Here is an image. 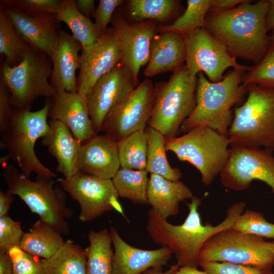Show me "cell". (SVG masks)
Listing matches in <instances>:
<instances>
[{
  "label": "cell",
  "mask_w": 274,
  "mask_h": 274,
  "mask_svg": "<svg viewBox=\"0 0 274 274\" xmlns=\"http://www.w3.org/2000/svg\"><path fill=\"white\" fill-rule=\"evenodd\" d=\"M268 7L267 0L253 4L245 0L229 10L209 13L203 28L224 45L231 56L257 64L271 43L265 25Z\"/></svg>",
  "instance_id": "1"
},
{
  "label": "cell",
  "mask_w": 274,
  "mask_h": 274,
  "mask_svg": "<svg viewBox=\"0 0 274 274\" xmlns=\"http://www.w3.org/2000/svg\"><path fill=\"white\" fill-rule=\"evenodd\" d=\"M201 203V199L194 196L191 202L186 203L189 209L187 217L179 225L170 224L152 208L148 211L146 228L149 236L155 244L172 251L179 267L197 268L199 254L204 243L215 233L231 227L246 207L243 201L233 203L228 209L225 218L213 226L202 224L198 212Z\"/></svg>",
  "instance_id": "2"
},
{
  "label": "cell",
  "mask_w": 274,
  "mask_h": 274,
  "mask_svg": "<svg viewBox=\"0 0 274 274\" xmlns=\"http://www.w3.org/2000/svg\"><path fill=\"white\" fill-rule=\"evenodd\" d=\"M247 72L233 69L216 83L210 82L203 73H199L196 105L191 114L182 123L179 133L206 126L227 136L233 117L231 108L247 92V86L243 84Z\"/></svg>",
  "instance_id": "3"
},
{
  "label": "cell",
  "mask_w": 274,
  "mask_h": 274,
  "mask_svg": "<svg viewBox=\"0 0 274 274\" xmlns=\"http://www.w3.org/2000/svg\"><path fill=\"white\" fill-rule=\"evenodd\" d=\"M3 177L11 195L19 197L31 212L62 235L70 233L67 219L74 214L66 205L65 192L60 185H55L54 178L37 176L32 181L12 165L3 166Z\"/></svg>",
  "instance_id": "4"
},
{
  "label": "cell",
  "mask_w": 274,
  "mask_h": 274,
  "mask_svg": "<svg viewBox=\"0 0 274 274\" xmlns=\"http://www.w3.org/2000/svg\"><path fill=\"white\" fill-rule=\"evenodd\" d=\"M49 108L47 98L44 106L36 111L27 109L13 110L9 123L1 132V150L8 151L7 156L28 178L32 173L40 176L57 177L40 161L35 150L37 141L44 136L49 129L47 121Z\"/></svg>",
  "instance_id": "5"
},
{
  "label": "cell",
  "mask_w": 274,
  "mask_h": 274,
  "mask_svg": "<svg viewBox=\"0 0 274 274\" xmlns=\"http://www.w3.org/2000/svg\"><path fill=\"white\" fill-rule=\"evenodd\" d=\"M248 96L234 110L227 132L230 145L274 152V89L247 85Z\"/></svg>",
  "instance_id": "6"
},
{
  "label": "cell",
  "mask_w": 274,
  "mask_h": 274,
  "mask_svg": "<svg viewBox=\"0 0 274 274\" xmlns=\"http://www.w3.org/2000/svg\"><path fill=\"white\" fill-rule=\"evenodd\" d=\"M154 85L156 99L148 125L166 140L174 138L195 108L197 78L190 76L184 64L173 72L167 81Z\"/></svg>",
  "instance_id": "7"
},
{
  "label": "cell",
  "mask_w": 274,
  "mask_h": 274,
  "mask_svg": "<svg viewBox=\"0 0 274 274\" xmlns=\"http://www.w3.org/2000/svg\"><path fill=\"white\" fill-rule=\"evenodd\" d=\"M226 135L206 126L194 128L181 136L166 140V151L199 172L201 182L209 186L223 169L229 155Z\"/></svg>",
  "instance_id": "8"
},
{
  "label": "cell",
  "mask_w": 274,
  "mask_h": 274,
  "mask_svg": "<svg viewBox=\"0 0 274 274\" xmlns=\"http://www.w3.org/2000/svg\"><path fill=\"white\" fill-rule=\"evenodd\" d=\"M228 262L272 270L274 250L271 242L231 227L220 231L203 245L198 262Z\"/></svg>",
  "instance_id": "9"
},
{
  "label": "cell",
  "mask_w": 274,
  "mask_h": 274,
  "mask_svg": "<svg viewBox=\"0 0 274 274\" xmlns=\"http://www.w3.org/2000/svg\"><path fill=\"white\" fill-rule=\"evenodd\" d=\"M52 69L50 58L29 46L23 60L15 66L4 62L1 79L8 88L11 107L18 109H30L39 97L47 98L56 93L48 80Z\"/></svg>",
  "instance_id": "10"
},
{
  "label": "cell",
  "mask_w": 274,
  "mask_h": 274,
  "mask_svg": "<svg viewBox=\"0 0 274 274\" xmlns=\"http://www.w3.org/2000/svg\"><path fill=\"white\" fill-rule=\"evenodd\" d=\"M57 182L72 198L78 202L80 208V221H91L105 213L113 210L127 220L112 179L78 172L71 177L58 178Z\"/></svg>",
  "instance_id": "11"
},
{
  "label": "cell",
  "mask_w": 274,
  "mask_h": 274,
  "mask_svg": "<svg viewBox=\"0 0 274 274\" xmlns=\"http://www.w3.org/2000/svg\"><path fill=\"white\" fill-rule=\"evenodd\" d=\"M156 99L155 85L146 79L120 103L114 106L103 121L101 131L118 142L148 125Z\"/></svg>",
  "instance_id": "12"
},
{
  "label": "cell",
  "mask_w": 274,
  "mask_h": 274,
  "mask_svg": "<svg viewBox=\"0 0 274 274\" xmlns=\"http://www.w3.org/2000/svg\"><path fill=\"white\" fill-rule=\"evenodd\" d=\"M273 151L261 148L233 146L220 174V180L226 188L234 191L248 188L258 180L265 183L274 193Z\"/></svg>",
  "instance_id": "13"
},
{
  "label": "cell",
  "mask_w": 274,
  "mask_h": 274,
  "mask_svg": "<svg viewBox=\"0 0 274 274\" xmlns=\"http://www.w3.org/2000/svg\"><path fill=\"white\" fill-rule=\"evenodd\" d=\"M185 66L192 77L204 73L212 83L221 81L228 67L248 71L250 66L238 63L226 48L203 27L185 36Z\"/></svg>",
  "instance_id": "14"
},
{
  "label": "cell",
  "mask_w": 274,
  "mask_h": 274,
  "mask_svg": "<svg viewBox=\"0 0 274 274\" xmlns=\"http://www.w3.org/2000/svg\"><path fill=\"white\" fill-rule=\"evenodd\" d=\"M111 23L119 42L121 61L129 70L138 85L140 70L149 61L151 41L158 33V25L151 21L129 22L119 8L115 11Z\"/></svg>",
  "instance_id": "15"
},
{
  "label": "cell",
  "mask_w": 274,
  "mask_h": 274,
  "mask_svg": "<svg viewBox=\"0 0 274 274\" xmlns=\"http://www.w3.org/2000/svg\"><path fill=\"white\" fill-rule=\"evenodd\" d=\"M137 86L131 73L121 60L98 80L87 96L89 115L96 134L101 131L103 121L109 111Z\"/></svg>",
  "instance_id": "16"
},
{
  "label": "cell",
  "mask_w": 274,
  "mask_h": 274,
  "mask_svg": "<svg viewBox=\"0 0 274 274\" xmlns=\"http://www.w3.org/2000/svg\"><path fill=\"white\" fill-rule=\"evenodd\" d=\"M121 59L116 34L113 27L108 28L97 41L81 50L77 92L87 97L98 80L110 72Z\"/></svg>",
  "instance_id": "17"
},
{
  "label": "cell",
  "mask_w": 274,
  "mask_h": 274,
  "mask_svg": "<svg viewBox=\"0 0 274 274\" xmlns=\"http://www.w3.org/2000/svg\"><path fill=\"white\" fill-rule=\"evenodd\" d=\"M114 254L112 274H141L152 267H162L171 259L173 253L167 247L144 250L125 242L117 230L110 227Z\"/></svg>",
  "instance_id": "18"
},
{
  "label": "cell",
  "mask_w": 274,
  "mask_h": 274,
  "mask_svg": "<svg viewBox=\"0 0 274 274\" xmlns=\"http://www.w3.org/2000/svg\"><path fill=\"white\" fill-rule=\"evenodd\" d=\"M47 99L50 120L63 123L81 143L97 134L89 115L86 96L77 92L62 91Z\"/></svg>",
  "instance_id": "19"
},
{
  "label": "cell",
  "mask_w": 274,
  "mask_h": 274,
  "mask_svg": "<svg viewBox=\"0 0 274 274\" xmlns=\"http://www.w3.org/2000/svg\"><path fill=\"white\" fill-rule=\"evenodd\" d=\"M78 164L79 172L112 179L120 168L117 142L105 133L95 135L81 143Z\"/></svg>",
  "instance_id": "20"
},
{
  "label": "cell",
  "mask_w": 274,
  "mask_h": 274,
  "mask_svg": "<svg viewBox=\"0 0 274 274\" xmlns=\"http://www.w3.org/2000/svg\"><path fill=\"white\" fill-rule=\"evenodd\" d=\"M80 43L72 35L59 31L55 49L50 59L52 69L50 83L56 92H77L76 71L79 69Z\"/></svg>",
  "instance_id": "21"
},
{
  "label": "cell",
  "mask_w": 274,
  "mask_h": 274,
  "mask_svg": "<svg viewBox=\"0 0 274 274\" xmlns=\"http://www.w3.org/2000/svg\"><path fill=\"white\" fill-rule=\"evenodd\" d=\"M1 4V3H0ZM18 33L31 47L49 58L56 47L59 31L54 17H32L15 8L1 4Z\"/></svg>",
  "instance_id": "22"
},
{
  "label": "cell",
  "mask_w": 274,
  "mask_h": 274,
  "mask_svg": "<svg viewBox=\"0 0 274 274\" xmlns=\"http://www.w3.org/2000/svg\"><path fill=\"white\" fill-rule=\"evenodd\" d=\"M185 61V36L173 31L159 32L151 41L150 58L143 74L152 78L159 74L174 72Z\"/></svg>",
  "instance_id": "23"
},
{
  "label": "cell",
  "mask_w": 274,
  "mask_h": 274,
  "mask_svg": "<svg viewBox=\"0 0 274 274\" xmlns=\"http://www.w3.org/2000/svg\"><path fill=\"white\" fill-rule=\"evenodd\" d=\"M49 129L42 139L41 144L57 161L56 171L69 178L79 171L78 156L81 143L69 128L59 121L48 122Z\"/></svg>",
  "instance_id": "24"
},
{
  "label": "cell",
  "mask_w": 274,
  "mask_h": 274,
  "mask_svg": "<svg viewBox=\"0 0 274 274\" xmlns=\"http://www.w3.org/2000/svg\"><path fill=\"white\" fill-rule=\"evenodd\" d=\"M194 197L192 191L180 180L173 181L150 174L147 190L148 203L162 218L167 220L179 213V203Z\"/></svg>",
  "instance_id": "25"
},
{
  "label": "cell",
  "mask_w": 274,
  "mask_h": 274,
  "mask_svg": "<svg viewBox=\"0 0 274 274\" xmlns=\"http://www.w3.org/2000/svg\"><path fill=\"white\" fill-rule=\"evenodd\" d=\"M124 17L131 22L151 21L158 26L172 24L182 14L178 0H129L119 7Z\"/></svg>",
  "instance_id": "26"
},
{
  "label": "cell",
  "mask_w": 274,
  "mask_h": 274,
  "mask_svg": "<svg viewBox=\"0 0 274 274\" xmlns=\"http://www.w3.org/2000/svg\"><path fill=\"white\" fill-rule=\"evenodd\" d=\"M86 248L68 239L49 258L42 259L45 274H87Z\"/></svg>",
  "instance_id": "27"
},
{
  "label": "cell",
  "mask_w": 274,
  "mask_h": 274,
  "mask_svg": "<svg viewBox=\"0 0 274 274\" xmlns=\"http://www.w3.org/2000/svg\"><path fill=\"white\" fill-rule=\"evenodd\" d=\"M62 234L41 219L35 222L25 233L20 248L43 259L51 257L64 244Z\"/></svg>",
  "instance_id": "28"
},
{
  "label": "cell",
  "mask_w": 274,
  "mask_h": 274,
  "mask_svg": "<svg viewBox=\"0 0 274 274\" xmlns=\"http://www.w3.org/2000/svg\"><path fill=\"white\" fill-rule=\"evenodd\" d=\"M55 19L67 25L82 49L93 44L102 35L95 23L78 11L74 0H61L60 7Z\"/></svg>",
  "instance_id": "29"
},
{
  "label": "cell",
  "mask_w": 274,
  "mask_h": 274,
  "mask_svg": "<svg viewBox=\"0 0 274 274\" xmlns=\"http://www.w3.org/2000/svg\"><path fill=\"white\" fill-rule=\"evenodd\" d=\"M147 136V159L146 170L168 180L177 181L182 177L181 170L172 167L166 155V138L159 131L148 125L145 128Z\"/></svg>",
  "instance_id": "30"
},
{
  "label": "cell",
  "mask_w": 274,
  "mask_h": 274,
  "mask_svg": "<svg viewBox=\"0 0 274 274\" xmlns=\"http://www.w3.org/2000/svg\"><path fill=\"white\" fill-rule=\"evenodd\" d=\"M87 236V274H112L114 251L110 232L106 228L91 230Z\"/></svg>",
  "instance_id": "31"
},
{
  "label": "cell",
  "mask_w": 274,
  "mask_h": 274,
  "mask_svg": "<svg viewBox=\"0 0 274 274\" xmlns=\"http://www.w3.org/2000/svg\"><path fill=\"white\" fill-rule=\"evenodd\" d=\"M146 170H133L121 167L112 179L119 197L135 204H148L147 190L149 178Z\"/></svg>",
  "instance_id": "32"
},
{
  "label": "cell",
  "mask_w": 274,
  "mask_h": 274,
  "mask_svg": "<svg viewBox=\"0 0 274 274\" xmlns=\"http://www.w3.org/2000/svg\"><path fill=\"white\" fill-rule=\"evenodd\" d=\"M120 167L133 170L146 168L147 136L145 129L135 131L117 142Z\"/></svg>",
  "instance_id": "33"
},
{
  "label": "cell",
  "mask_w": 274,
  "mask_h": 274,
  "mask_svg": "<svg viewBox=\"0 0 274 274\" xmlns=\"http://www.w3.org/2000/svg\"><path fill=\"white\" fill-rule=\"evenodd\" d=\"M29 45L18 33L3 9L0 7V53L10 66L19 64L26 56Z\"/></svg>",
  "instance_id": "34"
},
{
  "label": "cell",
  "mask_w": 274,
  "mask_h": 274,
  "mask_svg": "<svg viewBox=\"0 0 274 274\" xmlns=\"http://www.w3.org/2000/svg\"><path fill=\"white\" fill-rule=\"evenodd\" d=\"M212 4L213 0H188L183 14L170 25L158 26V33L173 31L185 36L196 28L204 27Z\"/></svg>",
  "instance_id": "35"
},
{
  "label": "cell",
  "mask_w": 274,
  "mask_h": 274,
  "mask_svg": "<svg viewBox=\"0 0 274 274\" xmlns=\"http://www.w3.org/2000/svg\"><path fill=\"white\" fill-rule=\"evenodd\" d=\"M231 228L245 233L274 239V224L268 222L262 213L252 210H245Z\"/></svg>",
  "instance_id": "36"
},
{
  "label": "cell",
  "mask_w": 274,
  "mask_h": 274,
  "mask_svg": "<svg viewBox=\"0 0 274 274\" xmlns=\"http://www.w3.org/2000/svg\"><path fill=\"white\" fill-rule=\"evenodd\" d=\"M243 84L247 86L255 84L260 87L274 89V43L271 41L268 50L257 64L250 66L246 73Z\"/></svg>",
  "instance_id": "37"
},
{
  "label": "cell",
  "mask_w": 274,
  "mask_h": 274,
  "mask_svg": "<svg viewBox=\"0 0 274 274\" xmlns=\"http://www.w3.org/2000/svg\"><path fill=\"white\" fill-rule=\"evenodd\" d=\"M1 4L15 8L32 17H54L59 11L61 0H1Z\"/></svg>",
  "instance_id": "38"
},
{
  "label": "cell",
  "mask_w": 274,
  "mask_h": 274,
  "mask_svg": "<svg viewBox=\"0 0 274 274\" xmlns=\"http://www.w3.org/2000/svg\"><path fill=\"white\" fill-rule=\"evenodd\" d=\"M8 252L12 261L13 274H45L40 257L17 247L10 249Z\"/></svg>",
  "instance_id": "39"
},
{
  "label": "cell",
  "mask_w": 274,
  "mask_h": 274,
  "mask_svg": "<svg viewBox=\"0 0 274 274\" xmlns=\"http://www.w3.org/2000/svg\"><path fill=\"white\" fill-rule=\"evenodd\" d=\"M24 233L20 222L8 215L0 217V251L8 252L13 247H20Z\"/></svg>",
  "instance_id": "40"
},
{
  "label": "cell",
  "mask_w": 274,
  "mask_h": 274,
  "mask_svg": "<svg viewBox=\"0 0 274 274\" xmlns=\"http://www.w3.org/2000/svg\"><path fill=\"white\" fill-rule=\"evenodd\" d=\"M198 265L209 274H274L272 270L228 262L199 261Z\"/></svg>",
  "instance_id": "41"
},
{
  "label": "cell",
  "mask_w": 274,
  "mask_h": 274,
  "mask_svg": "<svg viewBox=\"0 0 274 274\" xmlns=\"http://www.w3.org/2000/svg\"><path fill=\"white\" fill-rule=\"evenodd\" d=\"M123 0H100L91 17L98 30L104 34L111 22L112 16L117 8L124 3Z\"/></svg>",
  "instance_id": "42"
},
{
  "label": "cell",
  "mask_w": 274,
  "mask_h": 274,
  "mask_svg": "<svg viewBox=\"0 0 274 274\" xmlns=\"http://www.w3.org/2000/svg\"><path fill=\"white\" fill-rule=\"evenodd\" d=\"M11 94L7 86L0 82V132L8 126L11 119L13 110L10 103Z\"/></svg>",
  "instance_id": "43"
},
{
  "label": "cell",
  "mask_w": 274,
  "mask_h": 274,
  "mask_svg": "<svg viewBox=\"0 0 274 274\" xmlns=\"http://www.w3.org/2000/svg\"><path fill=\"white\" fill-rule=\"evenodd\" d=\"M245 0H213L209 13L226 11L235 8Z\"/></svg>",
  "instance_id": "44"
},
{
  "label": "cell",
  "mask_w": 274,
  "mask_h": 274,
  "mask_svg": "<svg viewBox=\"0 0 274 274\" xmlns=\"http://www.w3.org/2000/svg\"><path fill=\"white\" fill-rule=\"evenodd\" d=\"M75 3L78 11L89 18L96 9L94 0H76Z\"/></svg>",
  "instance_id": "45"
},
{
  "label": "cell",
  "mask_w": 274,
  "mask_h": 274,
  "mask_svg": "<svg viewBox=\"0 0 274 274\" xmlns=\"http://www.w3.org/2000/svg\"><path fill=\"white\" fill-rule=\"evenodd\" d=\"M14 200V198L12 195L8 192L0 191V217L8 215Z\"/></svg>",
  "instance_id": "46"
},
{
  "label": "cell",
  "mask_w": 274,
  "mask_h": 274,
  "mask_svg": "<svg viewBox=\"0 0 274 274\" xmlns=\"http://www.w3.org/2000/svg\"><path fill=\"white\" fill-rule=\"evenodd\" d=\"M0 274H13V263L8 252L0 251Z\"/></svg>",
  "instance_id": "47"
},
{
  "label": "cell",
  "mask_w": 274,
  "mask_h": 274,
  "mask_svg": "<svg viewBox=\"0 0 274 274\" xmlns=\"http://www.w3.org/2000/svg\"><path fill=\"white\" fill-rule=\"evenodd\" d=\"M269 7L265 18L266 28L267 31H274V0H267Z\"/></svg>",
  "instance_id": "48"
},
{
  "label": "cell",
  "mask_w": 274,
  "mask_h": 274,
  "mask_svg": "<svg viewBox=\"0 0 274 274\" xmlns=\"http://www.w3.org/2000/svg\"><path fill=\"white\" fill-rule=\"evenodd\" d=\"M179 267L177 264L172 265L168 269L165 271L162 270V267H152L141 274H173Z\"/></svg>",
  "instance_id": "49"
},
{
  "label": "cell",
  "mask_w": 274,
  "mask_h": 274,
  "mask_svg": "<svg viewBox=\"0 0 274 274\" xmlns=\"http://www.w3.org/2000/svg\"><path fill=\"white\" fill-rule=\"evenodd\" d=\"M173 274H209L203 270L189 266L180 267Z\"/></svg>",
  "instance_id": "50"
},
{
  "label": "cell",
  "mask_w": 274,
  "mask_h": 274,
  "mask_svg": "<svg viewBox=\"0 0 274 274\" xmlns=\"http://www.w3.org/2000/svg\"><path fill=\"white\" fill-rule=\"evenodd\" d=\"M270 41L273 42L274 43V31H273V32L271 36H269Z\"/></svg>",
  "instance_id": "51"
},
{
  "label": "cell",
  "mask_w": 274,
  "mask_h": 274,
  "mask_svg": "<svg viewBox=\"0 0 274 274\" xmlns=\"http://www.w3.org/2000/svg\"><path fill=\"white\" fill-rule=\"evenodd\" d=\"M271 243H272V245L273 249L274 250V239H273V241H271Z\"/></svg>",
  "instance_id": "52"
}]
</instances>
